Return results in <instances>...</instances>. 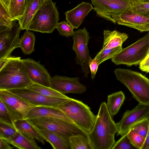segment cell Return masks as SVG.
Returning <instances> with one entry per match:
<instances>
[{"mask_svg":"<svg viewBox=\"0 0 149 149\" xmlns=\"http://www.w3.org/2000/svg\"><path fill=\"white\" fill-rule=\"evenodd\" d=\"M149 51V34L123 49L112 58L111 61L116 65L128 66L137 65L145 58Z\"/></svg>","mask_w":149,"mask_h":149,"instance_id":"obj_7","label":"cell"},{"mask_svg":"<svg viewBox=\"0 0 149 149\" xmlns=\"http://www.w3.org/2000/svg\"><path fill=\"white\" fill-rule=\"evenodd\" d=\"M118 126L107 109L106 103L101 104L94 126L88 134L93 149H111L116 141Z\"/></svg>","mask_w":149,"mask_h":149,"instance_id":"obj_1","label":"cell"},{"mask_svg":"<svg viewBox=\"0 0 149 149\" xmlns=\"http://www.w3.org/2000/svg\"><path fill=\"white\" fill-rule=\"evenodd\" d=\"M21 30L19 23L12 28L0 32V59L11 55L15 49L19 47V35Z\"/></svg>","mask_w":149,"mask_h":149,"instance_id":"obj_15","label":"cell"},{"mask_svg":"<svg viewBox=\"0 0 149 149\" xmlns=\"http://www.w3.org/2000/svg\"><path fill=\"white\" fill-rule=\"evenodd\" d=\"M36 129L44 139L51 144L53 149H71L69 137L47 130H39Z\"/></svg>","mask_w":149,"mask_h":149,"instance_id":"obj_19","label":"cell"},{"mask_svg":"<svg viewBox=\"0 0 149 149\" xmlns=\"http://www.w3.org/2000/svg\"><path fill=\"white\" fill-rule=\"evenodd\" d=\"M7 90L36 106L58 108L60 105L72 99L70 97L62 98L46 96L26 88Z\"/></svg>","mask_w":149,"mask_h":149,"instance_id":"obj_11","label":"cell"},{"mask_svg":"<svg viewBox=\"0 0 149 149\" xmlns=\"http://www.w3.org/2000/svg\"><path fill=\"white\" fill-rule=\"evenodd\" d=\"M77 126L88 134L94 125L96 116L91 111L90 107L82 101L72 98L58 107Z\"/></svg>","mask_w":149,"mask_h":149,"instance_id":"obj_4","label":"cell"},{"mask_svg":"<svg viewBox=\"0 0 149 149\" xmlns=\"http://www.w3.org/2000/svg\"><path fill=\"white\" fill-rule=\"evenodd\" d=\"M42 116L58 118L74 124L62 110L58 108L50 106L35 107L29 112L26 119Z\"/></svg>","mask_w":149,"mask_h":149,"instance_id":"obj_18","label":"cell"},{"mask_svg":"<svg viewBox=\"0 0 149 149\" xmlns=\"http://www.w3.org/2000/svg\"><path fill=\"white\" fill-rule=\"evenodd\" d=\"M123 49L122 46H120L105 50L101 49L95 58L98 59L100 65L105 61L111 59Z\"/></svg>","mask_w":149,"mask_h":149,"instance_id":"obj_30","label":"cell"},{"mask_svg":"<svg viewBox=\"0 0 149 149\" xmlns=\"http://www.w3.org/2000/svg\"><path fill=\"white\" fill-rule=\"evenodd\" d=\"M25 0H11L8 10L12 20L15 21L22 16L25 8Z\"/></svg>","mask_w":149,"mask_h":149,"instance_id":"obj_29","label":"cell"},{"mask_svg":"<svg viewBox=\"0 0 149 149\" xmlns=\"http://www.w3.org/2000/svg\"><path fill=\"white\" fill-rule=\"evenodd\" d=\"M0 100L5 105L13 123L25 119L29 112L36 107L7 90H0Z\"/></svg>","mask_w":149,"mask_h":149,"instance_id":"obj_8","label":"cell"},{"mask_svg":"<svg viewBox=\"0 0 149 149\" xmlns=\"http://www.w3.org/2000/svg\"><path fill=\"white\" fill-rule=\"evenodd\" d=\"M138 1L142 2H147L149 1V0H137Z\"/></svg>","mask_w":149,"mask_h":149,"instance_id":"obj_44","label":"cell"},{"mask_svg":"<svg viewBox=\"0 0 149 149\" xmlns=\"http://www.w3.org/2000/svg\"><path fill=\"white\" fill-rule=\"evenodd\" d=\"M148 33H149V31H148Z\"/></svg>","mask_w":149,"mask_h":149,"instance_id":"obj_45","label":"cell"},{"mask_svg":"<svg viewBox=\"0 0 149 149\" xmlns=\"http://www.w3.org/2000/svg\"><path fill=\"white\" fill-rule=\"evenodd\" d=\"M56 29L61 35L66 37L72 36L74 32V28L65 21L58 23Z\"/></svg>","mask_w":149,"mask_h":149,"instance_id":"obj_35","label":"cell"},{"mask_svg":"<svg viewBox=\"0 0 149 149\" xmlns=\"http://www.w3.org/2000/svg\"><path fill=\"white\" fill-rule=\"evenodd\" d=\"M93 9L91 4L83 2L73 9L65 13L66 19L74 28L77 29L88 13Z\"/></svg>","mask_w":149,"mask_h":149,"instance_id":"obj_17","label":"cell"},{"mask_svg":"<svg viewBox=\"0 0 149 149\" xmlns=\"http://www.w3.org/2000/svg\"><path fill=\"white\" fill-rule=\"evenodd\" d=\"M46 0H25L24 13L17 20L21 30H28L33 16Z\"/></svg>","mask_w":149,"mask_h":149,"instance_id":"obj_20","label":"cell"},{"mask_svg":"<svg viewBox=\"0 0 149 149\" xmlns=\"http://www.w3.org/2000/svg\"><path fill=\"white\" fill-rule=\"evenodd\" d=\"M16 20H12L8 7L0 0V32L11 29Z\"/></svg>","mask_w":149,"mask_h":149,"instance_id":"obj_26","label":"cell"},{"mask_svg":"<svg viewBox=\"0 0 149 149\" xmlns=\"http://www.w3.org/2000/svg\"><path fill=\"white\" fill-rule=\"evenodd\" d=\"M17 57L10 55L0 59V69H1L9 61L15 59L17 58Z\"/></svg>","mask_w":149,"mask_h":149,"instance_id":"obj_40","label":"cell"},{"mask_svg":"<svg viewBox=\"0 0 149 149\" xmlns=\"http://www.w3.org/2000/svg\"><path fill=\"white\" fill-rule=\"evenodd\" d=\"M149 117V105L139 103L131 110L124 113L121 120L116 124L118 128L117 136H123L126 134L135 124Z\"/></svg>","mask_w":149,"mask_h":149,"instance_id":"obj_12","label":"cell"},{"mask_svg":"<svg viewBox=\"0 0 149 149\" xmlns=\"http://www.w3.org/2000/svg\"><path fill=\"white\" fill-rule=\"evenodd\" d=\"M99 65L98 60L96 58L92 59L91 57L90 59L88 66L91 72V76L92 79L95 77Z\"/></svg>","mask_w":149,"mask_h":149,"instance_id":"obj_38","label":"cell"},{"mask_svg":"<svg viewBox=\"0 0 149 149\" xmlns=\"http://www.w3.org/2000/svg\"><path fill=\"white\" fill-rule=\"evenodd\" d=\"M50 88L65 95L68 93L81 94L86 91V87L81 84L78 77H69L56 75L50 79Z\"/></svg>","mask_w":149,"mask_h":149,"instance_id":"obj_13","label":"cell"},{"mask_svg":"<svg viewBox=\"0 0 149 149\" xmlns=\"http://www.w3.org/2000/svg\"><path fill=\"white\" fill-rule=\"evenodd\" d=\"M17 130L13 124L0 121V138L4 140L12 137Z\"/></svg>","mask_w":149,"mask_h":149,"instance_id":"obj_33","label":"cell"},{"mask_svg":"<svg viewBox=\"0 0 149 149\" xmlns=\"http://www.w3.org/2000/svg\"><path fill=\"white\" fill-rule=\"evenodd\" d=\"M149 126V117L146 118L134 125L132 129L146 138Z\"/></svg>","mask_w":149,"mask_h":149,"instance_id":"obj_34","label":"cell"},{"mask_svg":"<svg viewBox=\"0 0 149 149\" xmlns=\"http://www.w3.org/2000/svg\"><path fill=\"white\" fill-rule=\"evenodd\" d=\"M26 119L39 130H47L69 138L78 134H83L88 137L87 133L74 124L60 118L42 116Z\"/></svg>","mask_w":149,"mask_h":149,"instance_id":"obj_6","label":"cell"},{"mask_svg":"<svg viewBox=\"0 0 149 149\" xmlns=\"http://www.w3.org/2000/svg\"><path fill=\"white\" fill-rule=\"evenodd\" d=\"M10 144L3 139L0 138V149H12L14 148Z\"/></svg>","mask_w":149,"mask_h":149,"instance_id":"obj_41","label":"cell"},{"mask_svg":"<svg viewBox=\"0 0 149 149\" xmlns=\"http://www.w3.org/2000/svg\"><path fill=\"white\" fill-rule=\"evenodd\" d=\"M33 83L20 57L9 61L0 69V90L25 88Z\"/></svg>","mask_w":149,"mask_h":149,"instance_id":"obj_3","label":"cell"},{"mask_svg":"<svg viewBox=\"0 0 149 149\" xmlns=\"http://www.w3.org/2000/svg\"><path fill=\"white\" fill-rule=\"evenodd\" d=\"M142 149H149V126L145 141Z\"/></svg>","mask_w":149,"mask_h":149,"instance_id":"obj_42","label":"cell"},{"mask_svg":"<svg viewBox=\"0 0 149 149\" xmlns=\"http://www.w3.org/2000/svg\"><path fill=\"white\" fill-rule=\"evenodd\" d=\"M0 121L8 124H13L5 105L0 100Z\"/></svg>","mask_w":149,"mask_h":149,"instance_id":"obj_37","label":"cell"},{"mask_svg":"<svg viewBox=\"0 0 149 149\" xmlns=\"http://www.w3.org/2000/svg\"><path fill=\"white\" fill-rule=\"evenodd\" d=\"M97 16L116 24L112 18L123 13L131 7V0H91Z\"/></svg>","mask_w":149,"mask_h":149,"instance_id":"obj_10","label":"cell"},{"mask_svg":"<svg viewBox=\"0 0 149 149\" xmlns=\"http://www.w3.org/2000/svg\"><path fill=\"white\" fill-rule=\"evenodd\" d=\"M6 141L16 148L20 149H41L34 139L17 130Z\"/></svg>","mask_w":149,"mask_h":149,"instance_id":"obj_22","label":"cell"},{"mask_svg":"<svg viewBox=\"0 0 149 149\" xmlns=\"http://www.w3.org/2000/svg\"><path fill=\"white\" fill-rule=\"evenodd\" d=\"M116 141L111 149H136L130 142L127 133Z\"/></svg>","mask_w":149,"mask_h":149,"instance_id":"obj_36","label":"cell"},{"mask_svg":"<svg viewBox=\"0 0 149 149\" xmlns=\"http://www.w3.org/2000/svg\"><path fill=\"white\" fill-rule=\"evenodd\" d=\"M104 42L102 50L122 46L123 43L128 38L127 34L116 30L104 31Z\"/></svg>","mask_w":149,"mask_h":149,"instance_id":"obj_21","label":"cell"},{"mask_svg":"<svg viewBox=\"0 0 149 149\" xmlns=\"http://www.w3.org/2000/svg\"><path fill=\"white\" fill-rule=\"evenodd\" d=\"M22 61L30 79L34 83L50 87L51 77L44 65L31 58L22 59Z\"/></svg>","mask_w":149,"mask_h":149,"instance_id":"obj_16","label":"cell"},{"mask_svg":"<svg viewBox=\"0 0 149 149\" xmlns=\"http://www.w3.org/2000/svg\"><path fill=\"white\" fill-rule=\"evenodd\" d=\"M13 124L17 130L36 139L43 145L45 144V140L43 137L37 130L26 119L16 120Z\"/></svg>","mask_w":149,"mask_h":149,"instance_id":"obj_23","label":"cell"},{"mask_svg":"<svg viewBox=\"0 0 149 149\" xmlns=\"http://www.w3.org/2000/svg\"><path fill=\"white\" fill-rule=\"evenodd\" d=\"M125 99L124 93L121 91L112 93L107 96L106 106L112 117L118 113Z\"/></svg>","mask_w":149,"mask_h":149,"instance_id":"obj_24","label":"cell"},{"mask_svg":"<svg viewBox=\"0 0 149 149\" xmlns=\"http://www.w3.org/2000/svg\"><path fill=\"white\" fill-rule=\"evenodd\" d=\"M130 10L149 18V1L142 2L137 0H131Z\"/></svg>","mask_w":149,"mask_h":149,"instance_id":"obj_31","label":"cell"},{"mask_svg":"<svg viewBox=\"0 0 149 149\" xmlns=\"http://www.w3.org/2000/svg\"><path fill=\"white\" fill-rule=\"evenodd\" d=\"M26 88L46 96L62 98L69 97L50 87L36 83H33Z\"/></svg>","mask_w":149,"mask_h":149,"instance_id":"obj_28","label":"cell"},{"mask_svg":"<svg viewBox=\"0 0 149 149\" xmlns=\"http://www.w3.org/2000/svg\"><path fill=\"white\" fill-rule=\"evenodd\" d=\"M6 6L8 8L11 0H1Z\"/></svg>","mask_w":149,"mask_h":149,"instance_id":"obj_43","label":"cell"},{"mask_svg":"<svg viewBox=\"0 0 149 149\" xmlns=\"http://www.w3.org/2000/svg\"><path fill=\"white\" fill-rule=\"evenodd\" d=\"M69 141L71 149H93L88 136L78 134L70 136Z\"/></svg>","mask_w":149,"mask_h":149,"instance_id":"obj_27","label":"cell"},{"mask_svg":"<svg viewBox=\"0 0 149 149\" xmlns=\"http://www.w3.org/2000/svg\"><path fill=\"white\" fill-rule=\"evenodd\" d=\"M72 36L73 41L72 49L76 53V63L81 65L84 77L88 78L89 72L88 63L91 57L88 45L90 38L89 33L84 27L74 31Z\"/></svg>","mask_w":149,"mask_h":149,"instance_id":"obj_9","label":"cell"},{"mask_svg":"<svg viewBox=\"0 0 149 149\" xmlns=\"http://www.w3.org/2000/svg\"><path fill=\"white\" fill-rule=\"evenodd\" d=\"M127 136L132 145L136 149H142L146 138L132 129L127 133Z\"/></svg>","mask_w":149,"mask_h":149,"instance_id":"obj_32","label":"cell"},{"mask_svg":"<svg viewBox=\"0 0 149 149\" xmlns=\"http://www.w3.org/2000/svg\"><path fill=\"white\" fill-rule=\"evenodd\" d=\"M59 19L56 3L46 0L33 16L28 30L52 33L56 28Z\"/></svg>","mask_w":149,"mask_h":149,"instance_id":"obj_5","label":"cell"},{"mask_svg":"<svg viewBox=\"0 0 149 149\" xmlns=\"http://www.w3.org/2000/svg\"><path fill=\"white\" fill-rule=\"evenodd\" d=\"M35 42V36L33 33L29 30H26L20 38L19 47L24 54H29L34 50Z\"/></svg>","mask_w":149,"mask_h":149,"instance_id":"obj_25","label":"cell"},{"mask_svg":"<svg viewBox=\"0 0 149 149\" xmlns=\"http://www.w3.org/2000/svg\"><path fill=\"white\" fill-rule=\"evenodd\" d=\"M139 68L142 71L149 73V51L145 58L139 64Z\"/></svg>","mask_w":149,"mask_h":149,"instance_id":"obj_39","label":"cell"},{"mask_svg":"<svg viewBox=\"0 0 149 149\" xmlns=\"http://www.w3.org/2000/svg\"><path fill=\"white\" fill-rule=\"evenodd\" d=\"M114 72L117 79L129 90L139 103L149 105V79L141 73L118 68Z\"/></svg>","mask_w":149,"mask_h":149,"instance_id":"obj_2","label":"cell"},{"mask_svg":"<svg viewBox=\"0 0 149 149\" xmlns=\"http://www.w3.org/2000/svg\"><path fill=\"white\" fill-rule=\"evenodd\" d=\"M115 22L136 29L141 32L149 31V18L131 10L112 16Z\"/></svg>","mask_w":149,"mask_h":149,"instance_id":"obj_14","label":"cell"}]
</instances>
